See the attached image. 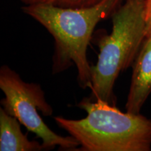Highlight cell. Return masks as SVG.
<instances>
[{
    "label": "cell",
    "mask_w": 151,
    "mask_h": 151,
    "mask_svg": "<svg viewBox=\"0 0 151 151\" xmlns=\"http://www.w3.org/2000/svg\"><path fill=\"white\" fill-rule=\"evenodd\" d=\"M127 112L139 114L151 93V37H146L133 64Z\"/></svg>",
    "instance_id": "5"
},
{
    "label": "cell",
    "mask_w": 151,
    "mask_h": 151,
    "mask_svg": "<svg viewBox=\"0 0 151 151\" xmlns=\"http://www.w3.org/2000/svg\"><path fill=\"white\" fill-rule=\"evenodd\" d=\"M0 88L5 95L1 101L3 109L41 139L44 150L56 146L65 150H77L80 144L76 139L71 136L64 137L57 134L39 116L38 111L45 116L53 113L40 85L24 82L16 71L3 65L0 69Z\"/></svg>",
    "instance_id": "4"
},
{
    "label": "cell",
    "mask_w": 151,
    "mask_h": 151,
    "mask_svg": "<svg viewBox=\"0 0 151 151\" xmlns=\"http://www.w3.org/2000/svg\"><path fill=\"white\" fill-rule=\"evenodd\" d=\"M25 5H35V4H52L55 0H20Z\"/></svg>",
    "instance_id": "9"
},
{
    "label": "cell",
    "mask_w": 151,
    "mask_h": 151,
    "mask_svg": "<svg viewBox=\"0 0 151 151\" xmlns=\"http://www.w3.org/2000/svg\"><path fill=\"white\" fill-rule=\"evenodd\" d=\"M146 0H124L113 13L112 31L94 37L99 55L91 66L92 100L114 105L113 86L119 74L133 65L146 39Z\"/></svg>",
    "instance_id": "3"
},
{
    "label": "cell",
    "mask_w": 151,
    "mask_h": 151,
    "mask_svg": "<svg viewBox=\"0 0 151 151\" xmlns=\"http://www.w3.org/2000/svg\"><path fill=\"white\" fill-rule=\"evenodd\" d=\"M103 0H55L52 4L63 8H88L97 5Z\"/></svg>",
    "instance_id": "7"
},
{
    "label": "cell",
    "mask_w": 151,
    "mask_h": 151,
    "mask_svg": "<svg viewBox=\"0 0 151 151\" xmlns=\"http://www.w3.org/2000/svg\"><path fill=\"white\" fill-rule=\"evenodd\" d=\"M146 38L151 37V0H146L145 4Z\"/></svg>",
    "instance_id": "8"
},
{
    "label": "cell",
    "mask_w": 151,
    "mask_h": 151,
    "mask_svg": "<svg viewBox=\"0 0 151 151\" xmlns=\"http://www.w3.org/2000/svg\"><path fill=\"white\" fill-rule=\"evenodd\" d=\"M20 122L15 117L0 109V151H40L43 145L29 141L20 129Z\"/></svg>",
    "instance_id": "6"
},
{
    "label": "cell",
    "mask_w": 151,
    "mask_h": 151,
    "mask_svg": "<svg viewBox=\"0 0 151 151\" xmlns=\"http://www.w3.org/2000/svg\"><path fill=\"white\" fill-rule=\"evenodd\" d=\"M78 106L86 111V118L70 120L56 116L54 119L78 141L80 150H150V119L140 113H124L101 99H84Z\"/></svg>",
    "instance_id": "2"
},
{
    "label": "cell",
    "mask_w": 151,
    "mask_h": 151,
    "mask_svg": "<svg viewBox=\"0 0 151 151\" xmlns=\"http://www.w3.org/2000/svg\"><path fill=\"white\" fill-rule=\"evenodd\" d=\"M124 0H103L88 8H63L50 4L25 5V14L39 22L55 40L52 73L67 70L73 65L78 71L82 88L91 87V66L87 50L94 30L100 21L111 17Z\"/></svg>",
    "instance_id": "1"
}]
</instances>
